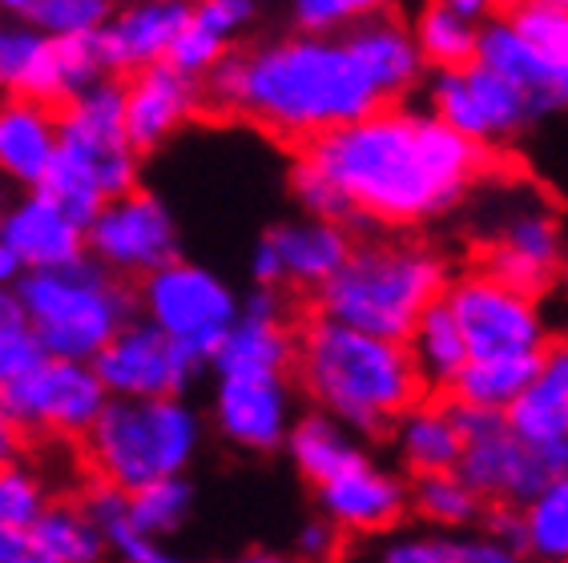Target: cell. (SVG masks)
Segmentation results:
<instances>
[{
    "mask_svg": "<svg viewBox=\"0 0 568 563\" xmlns=\"http://www.w3.org/2000/svg\"><path fill=\"white\" fill-rule=\"evenodd\" d=\"M407 350L416 358V370H419V379H424V387L448 390V395L459 375H464V367L471 362L464 330H459V323L452 318V310L444 303L432 306V310L419 318V326L412 330V338H407Z\"/></svg>",
    "mask_w": 568,
    "mask_h": 563,
    "instance_id": "30",
    "label": "cell"
},
{
    "mask_svg": "<svg viewBox=\"0 0 568 563\" xmlns=\"http://www.w3.org/2000/svg\"><path fill=\"white\" fill-rule=\"evenodd\" d=\"M254 17H258V0H194V12H190V21L226 44L239 41L254 24Z\"/></svg>",
    "mask_w": 568,
    "mask_h": 563,
    "instance_id": "44",
    "label": "cell"
},
{
    "mask_svg": "<svg viewBox=\"0 0 568 563\" xmlns=\"http://www.w3.org/2000/svg\"><path fill=\"white\" fill-rule=\"evenodd\" d=\"M508 427L532 447L568 443V342H552L540 355L532 382L508 411Z\"/></svg>",
    "mask_w": 568,
    "mask_h": 563,
    "instance_id": "27",
    "label": "cell"
},
{
    "mask_svg": "<svg viewBox=\"0 0 568 563\" xmlns=\"http://www.w3.org/2000/svg\"><path fill=\"white\" fill-rule=\"evenodd\" d=\"M53 53L57 41L29 21L0 24V93L53 105Z\"/></svg>",
    "mask_w": 568,
    "mask_h": 563,
    "instance_id": "29",
    "label": "cell"
},
{
    "mask_svg": "<svg viewBox=\"0 0 568 563\" xmlns=\"http://www.w3.org/2000/svg\"><path fill=\"white\" fill-rule=\"evenodd\" d=\"M548 4H557V9H565V12H568V0H548Z\"/></svg>",
    "mask_w": 568,
    "mask_h": 563,
    "instance_id": "53",
    "label": "cell"
},
{
    "mask_svg": "<svg viewBox=\"0 0 568 563\" xmlns=\"http://www.w3.org/2000/svg\"><path fill=\"white\" fill-rule=\"evenodd\" d=\"M500 12L552 61L568 85V12L548 0H504Z\"/></svg>",
    "mask_w": 568,
    "mask_h": 563,
    "instance_id": "38",
    "label": "cell"
},
{
    "mask_svg": "<svg viewBox=\"0 0 568 563\" xmlns=\"http://www.w3.org/2000/svg\"><path fill=\"white\" fill-rule=\"evenodd\" d=\"M113 21V0H41L29 17L33 29H41L49 41H77L98 37Z\"/></svg>",
    "mask_w": 568,
    "mask_h": 563,
    "instance_id": "41",
    "label": "cell"
},
{
    "mask_svg": "<svg viewBox=\"0 0 568 563\" xmlns=\"http://www.w3.org/2000/svg\"><path fill=\"white\" fill-rule=\"evenodd\" d=\"M202 101L298 150L383 109L347 37L315 33H283L230 53L202 81Z\"/></svg>",
    "mask_w": 568,
    "mask_h": 563,
    "instance_id": "2",
    "label": "cell"
},
{
    "mask_svg": "<svg viewBox=\"0 0 568 563\" xmlns=\"http://www.w3.org/2000/svg\"><path fill=\"white\" fill-rule=\"evenodd\" d=\"M190 508H194V488H190L186 479H162V483H150V488L130 495L133 528L158 543L170 540L186 523Z\"/></svg>",
    "mask_w": 568,
    "mask_h": 563,
    "instance_id": "37",
    "label": "cell"
},
{
    "mask_svg": "<svg viewBox=\"0 0 568 563\" xmlns=\"http://www.w3.org/2000/svg\"><path fill=\"white\" fill-rule=\"evenodd\" d=\"M351 209V226L419 229L456 214L493 177L496 153L459 137L427 105H383L298 150Z\"/></svg>",
    "mask_w": 568,
    "mask_h": 563,
    "instance_id": "1",
    "label": "cell"
},
{
    "mask_svg": "<svg viewBox=\"0 0 568 563\" xmlns=\"http://www.w3.org/2000/svg\"><path fill=\"white\" fill-rule=\"evenodd\" d=\"M444 249L407 234L363 238L351 249L347 266L315 294L318 315L355 326L363 335L407 342L419 318L444 303L452 286Z\"/></svg>",
    "mask_w": 568,
    "mask_h": 563,
    "instance_id": "4",
    "label": "cell"
},
{
    "mask_svg": "<svg viewBox=\"0 0 568 563\" xmlns=\"http://www.w3.org/2000/svg\"><path fill=\"white\" fill-rule=\"evenodd\" d=\"M202 105H206L202 81L194 76H182L170 65L133 73L125 81V133H130L133 150L153 153L158 145H165Z\"/></svg>",
    "mask_w": 568,
    "mask_h": 563,
    "instance_id": "23",
    "label": "cell"
},
{
    "mask_svg": "<svg viewBox=\"0 0 568 563\" xmlns=\"http://www.w3.org/2000/svg\"><path fill=\"white\" fill-rule=\"evenodd\" d=\"M318 515L331 520L343 535H392L412 511V483L395 475L392 467L363 455L343 475L315 488Z\"/></svg>",
    "mask_w": 568,
    "mask_h": 563,
    "instance_id": "18",
    "label": "cell"
},
{
    "mask_svg": "<svg viewBox=\"0 0 568 563\" xmlns=\"http://www.w3.org/2000/svg\"><path fill=\"white\" fill-rule=\"evenodd\" d=\"M343 37H347L351 53L359 57V65L367 69L372 85L379 89L383 105H399L416 89L427 85L432 69H427L424 53H419L416 29L399 12L372 17V21L347 29Z\"/></svg>",
    "mask_w": 568,
    "mask_h": 563,
    "instance_id": "22",
    "label": "cell"
},
{
    "mask_svg": "<svg viewBox=\"0 0 568 563\" xmlns=\"http://www.w3.org/2000/svg\"><path fill=\"white\" fill-rule=\"evenodd\" d=\"M480 249L484 270L528 294H540L560 278L568 262L565 222L532 185H500L493 194V214L484 222Z\"/></svg>",
    "mask_w": 568,
    "mask_h": 563,
    "instance_id": "9",
    "label": "cell"
},
{
    "mask_svg": "<svg viewBox=\"0 0 568 563\" xmlns=\"http://www.w3.org/2000/svg\"><path fill=\"white\" fill-rule=\"evenodd\" d=\"M17 294L44 355L65 362H98L101 350L133 323L138 310V294L93 258L61 270L24 274Z\"/></svg>",
    "mask_w": 568,
    "mask_h": 563,
    "instance_id": "7",
    "label": "cell"
},
{
    "mask_svg": "<svg viewBox=\"0 0 568 563\" xmlns=\"http://www.w3.org/2000/svg\"><path fill=\"white\" fill-rule=\"evenodd\" d=\"M44 358L49 355H44L41 338L29 323L21 294L0 290V390L24 379L33 367H41Z\"/></svg>",
    "mask_w": 568,
    "mask_h": 563,
    "instance_id": "36",
    "label": "cell"
},
{
    "mask_svg": "<svg viewBox=\"0 0 568 563\" xmlns=\"http://www.w3.org/2000/svg\"><path fill=\"white\" fill-rule=\"evenodd\" d=\"M239 563H298L295 555H283V552H246Z\"/></svg>",
    "mask_w": 568,
    "mask_h": 563,
    "instance_id": "51",
    "label": "cell"
},
{
    "mask_svg": "<svg viewBox=\"0 0 568 563\" xmlns=\"http://www.w3.org/2000/svg\"><path fill=\"white\" fill-rule=\"evenodd\" d=\"M395 459L412 479L456 471L464 459V431L452 399H424L392 427Z\"/></svg>",
    "mask_w": 568,
    "mask_h": 563,
    "instance_id": "26",
    "label": "cell"
},
{
    "mask_svg": "<svg viewBox=\"0 0 568 563\" xmlns=\"http://www.w3.org/2000/svg\"><path fill=\"white\" fill-rule=\"evenodd\" d=\"M0 563H44L41 552L33 547V535L0 523Z\"/></svg>",
    "mask_w": 568,
    "mask_h": 563,
    "instance_id": "46",
    "label": "cell"
},
{
    "mask_svg": "<svg viewBox=\"0 0 568 563\" xmlns=\"http://www.w3.org/2000/svg\"><path fill=\"white\" fill-rule=\"evenodd\" d=\"M89 229L77 226L53 197L41 190H29L0 214V242L21 258L24 274L37 270H61L73 262L89 258Z\"/></svg>",
    "mask_w": 568,
    "mask_h": 563,
    "instance_id": "20",
    "label": "cell"
},
{
    "mask_svg": "<svg viewBox=\"0 0 568 563\" xmlns=\"http://www.w3.org/2000/svg\"><path fill=\"white\" fill-rule=\"evenodd\" d=\"M21 278H24L21 258H17V254L0 242V290H17V282H21Z\"/></svg>",
    "mask_w": 568,
    "mask_h": 563,
    "instance_id": "49",
    "label": "cell"
},
{
    "mask_svg": "<svg viewBox=\"0 0 568 563\" xmlns=\"http://www.w3.org/2000/svg\"><path fill=\"white\" fill-rule=\"evenodd\" d=\"M286 455L295 463L298 475L311 483V488H323L335 475H343L347 467H355L367 447L355 431H347L343 422H335L323 411H306L298 414L295 431L286 439Z\"/></svg>",
    "mask_w": 568,
    "mask_h": 563,
    "instance_id": "28",
    "label": "cell"
},
{
    "mask_svg": "<svg viewBox=\"0 0 568 563\" xmlns=\"http://www.w3.org/2000/svg\"><path fill=\"white\" fill-rule=\"evenodd\" d=\"M525 563H528V560H525Z\"/></svg>",
    "mask_w": 568,
    "mask_h": 563,
    "instance_id": "54",
    "label": "cell"
},
{
    "mask_svg": "<svg viewBox=\"0 0 568 563\" xmlns=\"http://www.w3.org/2000/svg\"><path fill=\"white\" fill-rule=\"evenodd\" d=\"M456 414L464 431V459L456 471L488 508H525L552 479L545 451L525 443L508 427V414L471 411V407H456Z\"/></svg>",
    "mask_w": 568,
    "mask_h": 563,
    "instance_id": "12",
    "label": "cell"
},
{
    "mask_svg": "<svg viewBox=\"0 0 568 563\" xmlns=\"http://www.w3.org/2000/svg\"><path fill=\"white\" fill-rule=\"evenodd\" d=\"M525 560L568 563V475L548 479L525 508Z\"/></svg>",
    "mask_w": 568,
    "mask_h": 563,
    "instance_id": "35",
    "label": "cell"
},
{
    "mask_svg": "<svg viewBox=\"0 0 568 563\" xmlns=\"http://www.w3.org/2000/svg\"><path fill=\"white\" fill-rule=\"evenodd\" d=\"M89 258L101 262L121 282H145L182 258V234L162 197L150 190H133L125 197L105 202L85 234Z\"/></svg>",
    "mask_w": 568,
    "mask_h": 563,
    "instance_id": "14",
    "label": "cell"
},
{
    "mask_svg": "<svg viewBox=\"0 0 568 563\" xmlns=\"http://www.w3.org/2000/svg\"><path fill=\"white\" fill-rule=\"evenodd\" d=\"M343 547V531L331 520H306L295 535V560L298 563H331Z\"/></svg>",
    "mask_w": 568,
    "mask_h": 563,
    "instance_id": "45",
    "label": "cell"
},
{
    "mask_svg": "<svg viewBox=\"0 0 568 563\" xmlns=\"http://www.w3.org/2000/svg\"><path fill=\"white\" fill-rule=\"evenodd\" d=\"M202 434V414L186 399H110L81 443L93 475L133 495L162 479H186Z\"/></svg>",
    "mask_w": 568,
    "mask_h": 563,
    "instance_id": "6",
    "label": "cell"
},
{
    "mask_svg": "<svg viewBox=\"0 0 568 563\" xmlns=\"http://www.w3.org/2000/svg\"><path fill=\"white\" fill-rule=\"evenodd\" d=\"M536 367L540 358H471L452 387V402L471 407V411L508 414L532 382Z\"/></svg>",
    "mask_w": 568,
    "mask_h": 563,
    "instance_id": "31",
    "label": "cell"
},
{
    "mask_svg": "<svg viewBox=\"0 0 568 563\" xmlns=\"http://www.w3.org/2000/svg\"><path fill=\"white\" fill-rule=\"evenodd\" d=\"M355 238L339 222H318V217H291L278 222L254 242L251 249V278L258 290H323L335 274L347 266Z\"/></svg>",
    "mask_w": 568,
    "mask_h": 563,
    "instance_id": "15",
    "label": "cell"
},
{
    "mask_svg": "<svg viewBox=\"0 0 568 563\" xmlns=\"http://www.w3.org/2000/svg\"><path fill=\"white\" fill-rule=\"evenodd\" d=\"M412 511L427 528L459 535V531L480 528L484 515H488V503L464 483L459 471H444V475L412 479Z\"/></svg>",
    "mask_w": 568,
    "mask_h": 563,
    "instance_id": "34",
    "label": "cell"
},
{
    "mask_svg": "<svg viewBox=\"0 0 568 563\" xmlns=\"http://www.w3.org/2000/svg\"><path fill=\"white\" fill-rule=\"evenodd\" d=\"M439 4H448V9H456L459 17H468V21H488V17H496L500 12V0H439Z\"/></svg>",
    "mask_w": 568,
    "mask_h": 563,
    "instance_id": "48",
    "label": "cell"
},
{
    "mask_svg": "<svg viewBox=\"0 0 568 563\" xmlns=\"http://www.w3.org/2000/svg\"><path fill=\"white\" fill-rule=\"evenodd\" d=\"M444 306L464 330L471 358H540L552 347L540 294L520 290L484 266L456 274Z\"/></svg>",
    "mask_w": 568,
    "mask_h": 563,
    "instance_id": "10",
    "label": "cell"
},
{
    "mask_svg": "<svg viewBox=\"0 0 568 563\" xmlns=\"http://www.w3.org/2000/svg\"><path fill=\"white\" fill-rule=\"evenodd\" d=\"M464 535L468 531H459V535L436 528L392 531L375 547L372 563H468L464 560Z\"/></svg>",
    "mask_w": 568,
    "mask_h": 563,
    "instance_id": "42",
    "label": "cell"
},
{
    "mask_svg": "<svg viewBox=\"0 0 568 563\" xmlns=\"http://www.w3.org/2000/svg\"><path fill=\"white\" fill-rule=\"evenodd\" d=\"M138 310L145 323L174 338L202 367H210L242 318V298L210 266L178 258L138 286Z\"/></svg>",
    "mask_w": 568,
    "mask_h": 563,
    "instance_id": "8",
    "label": "cell"
},
{
    "mask_svg": "<svg viewBox=\"0 0 568 563\" xmlns=\"http://www.w3.org/2000/svg\"><path fill=\"white\" fill-rule=\"evenodd\" d=\"M424 105L432 109L448 130H456L459 137L476 141V145L488 153L520 141L525 133H532V125L540 121V109H536L516 85H508L504 76H496L493 69H484L480 61L427 76Z\"/></svg>",
    "mask_w": 568,
    "mask_h": 563,
    "instance_id": "11",
    "label": "cell"
},
{
    "mask_svg": "<svg viewBox=\"0 0 568 563\" xmlns=\"http://www.w3.org/2000/svg\"><path fill=\"white\" fill-rule=\"evenodd\" d=\"M110 76L105 57H101L98 37H77V41H57L53 53V109H65L81 93L101 85Z\"/></svg>",
    "mask_w": 568,
    "mask_h": 563,
    "instance_id": "39",
    "label": "cell"
},
{
    "mask_svg": "<svg viewBox=\"0 0 568 563\" xmlns=\"http://www.w3.org/2000/svg\"><path fill=\"white\" fill-rule=\"evenodd\" d=\"M57 109L33 98L0 101V174L12 185L37 190L57 157Z\"/></svg>",
    "mask_w": 568,
    "mask_h": 563,
    "instance_id": "25",
    "label": "cell"
},
{
    "mask_svg": "<svg viewBox=\"0 0 568 563\" xmlns=\"http://www.w3.org/2000/svg\"><path fill=\"white\" fill-rule=\"evenodd\" d=\"M295 382L315 411L331 414L359 439L392 434L427 390L407 342L363 335L323 315L298 326Z\"/></svg>",
    "mask_w": 568,
    "mask_h": 563,
    "instance_id": "3",
    "label": "cell"
},
{
    "mask_svg": "<svg viewBox=\"0 0 568 563\" xmlns=\"http://www.w3.org/2000/svg\"><path fill=\"white\" fill-rule=\"evenodd\" d=\"M190 12H194V0H138L113 12V21L98 33L110 76L165 65L174 41L190 24Z\"/></svg>",
    "mask_w": 568,
    "mask_h": 563,
    "instance_id": "21",
    "label": "cell"
},
{
    "mask_svg": "<svg viewBox=\"0 0 568 563\" xmlns=\"http://www.w3.org/2000/svg\"><path fill=\"white\" fill-rule=\"evenodd\" d=\"M57 157L37 190L89 229L105 202L142 190V153L125 133V81L105 76L101 85L57 109Z\"/></svg>",
    "mask_w": 568,
    "mask_h": 563,
    "instance_id": "5",
    "label": "cell"
},
{
    "mask_svg": "<svg viewBox=\"0 0 568 563\" xmlns=\"http://www.w3.org/2000/svg\"><path fill=\"white\" fill-rule=\"evenodd\" d=\"M0 402L24 434L85 439L101 411L110 407V390L98 379L93 362L44 358L24 379L0 390Z\"/></svg>",
    "mask_w": 568,
    "mask_h": 563,
    "instance_id": "13",
    "label": "cell"
},
{
    "mask_svg": "<svg viewBox=\"0 0 568 563\" xmlns=\"http://www.w3.org/2000/svg\"><path fill=\"white\" fill-rule=\"evenodd\" d=\"M476 61H480L484 69H493L496 76H504L508 85L520 89V93L540 109V117H548V113H568L565 76L552 69V61H548L504 12H496V17H488V21L480 24V53H476Z\"/></svg>",
    "mask_w": 568,
    "mask_h": 563,
    "instance_id": "24",
    "label": "cell"
},
{
    "mask_svg": "<svg viewBox=\"0 0 568 563\" xmlns=\"http://www.w3.org/2000/svg\"><path fill=\"white\" fill-rule=\"evenodd\" d=\"M9 177H4V174H0V214H4V209H9L12 206V202H9Z\"/></svg>",
    "mask_w": 568,
    "mask_h": 563,
    "instance_id": "52",
    "label": "cell"
},
{
    "mask_svg": "<svg viewBox=\"0 0 568 563\" xmlns=\"http://www.w3.org/2000/svg\"><path fill=\"white\" fill-rule=\"evenodd\" d=\"M93 370L105 382L110 399H182L190 382L197 379L202 362L153 323L133 318L110 347L101 350Z\"/></svg>",
    "mask_w": 568,
    "mask_h": 563,
    "instance_id": "17",
    "label": "cell"
},
{
    "mask_svg": "<svg viewBox=\"0 0 568 563\" xmlns=\"http://www.w3.org/2000/svg\"><path fill=\"white\" fill-rule=\"evenodd\" d=\"M21 447H24V431L12 422V414L0 402V467L21 463Z\"/></svg>",
    "mask_w": 568,
    "mask_h": 563,
    "instance_id": "47",
    "label": "cell"
},
{
    "mask_svg": "<svg viewBox=\"0 0 568 563\" xmlns=\"http://www.w3.org/2000/svg\"><path fill=\"white\" fill-rule=\"evenodd\" d=\"M37 4H41V0H0V12H4V17H24V21H29Z\"/></svg>",
    "mask_w": 568,
    "mask_h": 563,
    "instance_id": "50",
    "label": "cell"
},
{
    "mask_svg": "<svg viewBox=\"0 0 568 563\" xmlns=\"http://www.w3.org/2000/svg\"><path fill=\"white\" fill-rule=\"evenodd\" d=\"M412 29H416L419 53H424L432 73L464 69L476 61V53H480V21L459 17L456 9L439 4V0H427L424 9L416 12Z\"/></svg>",
    "mask_w": 568,
    "mask_h": 563,
    "instance_id": "32",
    "label": "cell"
},
{
    "mask_svg": "<svg viewBox=\"0 0 568 563\" xmlns=\"http://www.w3.org/2000/svg\"><path fill=\"white\" fill-rule=\"evenodd\" d=\"M298 355V330L286 323V303L278 290H258L242 298V318L214 355V375H291Z\"/></svg>",
    "mask_w": 568,
    "mask_h": 563,
    "instance_id": "19",
    "label": "cell"
},
{
    "mask_svg": "<svg viewBox=\"0 0 568 563\" xmlns=\"http://www.w3.org/2000/svg\"><path fill=\"white\" fill-rule=\"evenodd\" d=\"M33 535V547L44 563H101L105 560V535L89 520L81 503H49Z\"/></svg>",
    "mask_w": 568,
    "mask_h": 563,
    "instance_id": "33",
    "label": "cell"
},
{
    "mask_svg": "<svg viewBox=\"0 0 568 563\" xmlns=\"http://www.w3.org/2000/svg\"><path fill=\"white\" fill-rule=\"evenodd\" d=\"M395 0H286L295 33L343 37L355 24L392 12Z\"/></svg>",
    "mask_w": 568,
    "mask_h": 563,
    "instance_id": "40",
    "label": "cell"
},
{
    "mask_svg": "<svg viewBox=\"0 0 568 563\" xmlns=\"http://www.w3.org/2000/svg\"><path fill=\"white\" fill-rule=\"evenodd\" d=\"M44 511H49V491L33 467H0V523L17 531H33Z\"/></svg>",
    "mask_w": 568,
    "mask_h": 563,
    "instance_id": "43",
    "label": "cell"
},
{
    "mask_svg": "<svg viewBox=\"0 0 568 563\" xmlns=\"http://www.w3.org/2000/svg\"><path fill=\"white\" fill-rule=\"evenodd\" d=\"M210 419L234 451H286V439L298 422L291 375H214Z\"/></svg>",
    "mask_w": 568,
    "mask_h": 563,
    "instance_id": "16",
    "label": "cell"
}]
</instances>
